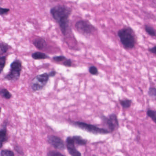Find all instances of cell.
Here are the masks:
<instances>
[{
    "label": "cell",
    "instance_id": "1",
    "mask_svg": "<svg viewBox=\"0 0 156 156\" xmlns=\"http://www.w3.org/2000/svg\"><path fill=\"white\" fill-rule=\"evenodd\" d=\"M50 13L59 25L63 35H67L69 28V17L72 13L71 8L65 5H58L50 9Z\"/></svg>",
    "mask_w": 156,
    "mask_h": 156
},
{
    "label": "cell",
    "instance_id": "2",
    "mask_svg": "<svg viewBox=\"0 0 156 156\" xmlns=\"http://www.w3.org/2000/svg\"><path fill=\"white\" fill-rule=\"evenodd\" d=\"M120 41L125 48L131 49L134 48L136 38L133 30L130 27H125L120 29L117 33Z\"/></svg>",
    "mask_w": 156,
    "mask_h": 156
},
{
    "label": "cell",
    "instance_id": "3",
    "mask_svg": "<svg viewBox=\"0 0 156 156\" xmlns=\"http://www.w3.org/2000/svg\"><path fill=\"white\" fill-rule=\"evenodd\" d=\"M70 123L76 127H78L88 133H91L94 134H107L111 133L109 130L107 129L100 128L96 126L83 122H79V121H76V122L71 121Z\"/></svg>",
    "mask_w": 156,
    "mask_h": 156
},
{
    "label": "cell",
    "instance_id": "4",
    "mask_svg": "<svg viewBox=\"0 0 156 156\" xmlns=\"http://www.w3.org/2000/svg\"><path fill=\"white\" fill-rule=\"evenodd\" d=\"M10 70L8 74L5 77V79L9 81H16L20 78L22 69V62L19 59H16L11 64Z\"/></svg>",
    "mask_w": 156,
    "mask_h": 156
},
{
    "label": "cell",
    "instance_id": "5",
    "mask_svg": "<svg viewBox=\"0 0 156 156\" xmlns=\"http://www.w3.org/2000/svg\"><path fill=\"white\" fill-rule=\"evenodd\" d=\"M75 27L79 33L84 35L92 34L96 31L95 27L86 20L78 21L75 24Z\"/></svg>",
    "mask_w": 156,
    "mask_h": 156
},
{
    "label": "cell",
    "instance_id": "6",
    "mask_svg": "<svg viewBox=\"0 0 156 156\" xmlns=\"http://www.w3.org/2000/svg\"><path fill=\"white\" fill-rule=\"evenodd\" d=\"M50 78L48 73L37 75L32 80L31 87L34 91L41 90L45 87Z\"/></svg>",
    "mask_w": 156,
    "mask_h": 156
},
{
    "label": "cell",
    "instance_id": "7",
    "mask_svg": "<svg viewBox=\"0 0 156 156\" xmlns=\"http://www.w3.org/2000/svg\"><path fill=\"white\" fill-rule=\"evenodd\" d=\"M101 119L106 124L111 133L117 130L119 127V122L117 115L115 114L112 113L109 115V117L103 115Z\"/></svg>",
    "mask_w": 156,
    "mask_h": 156
},
{
    "label": "cell",
    "instance_id": "8",
    "mask_svg": "<svg viewBox=\"0 0 156 156\" xmlns=\"http://www.w3.org/2000/svg\"><path fill=\"white\" fill-rule=\"evenodd\" d=\"M47 141L49 144L55 149L60 150H64L66 149V146L64 141L58 136L55 135L48 136Z\"/></svg>",
    "mask_w": 156,
    "mask_h": 156
},
{
    "label": "cell",
    "instance_id": "9",
    "mask_svg": "<svg viewBox=\"0 0 156 156\" xmlns=\"http://www.w3.org/2000/svg\"><path fill=\"white\" fill-rule=\"evenodd\" d=\"M66 144L68 151L71 156H82L81 154L77 150L72 136H68L66 140Z\"/></svg>",
    "mask_w": 156,
    "mask_h": 156
},
{
    "label": "cell",
    "instance_id": "10",
    "mask_svg": "<svg viewBox=\"0 0 156 156\" xmlns=\"http://www.w3.org/2000/svg\"><path fill=\"white\" fill-rule=\"evenodd\" d=\"M33 44L34 46L39 50H43L46 47V42L44 38L42 37H37L33 41Z\"/></svg>",
    "mask_w": 156,
    "mask_h": 156
},
{
    "label": "cell",
    "instance_id": "11",
    "mask_svg": "<svg viewBox=\"0 0 156 156\" xmlns=\"http://www.w3.org/2000/svg\"><path fill=\"white\" fill-rule=\"evenodd\" d=\"M8 140L7 129L6 124L4 125L2 129H0V148L2 147L3 144Z\"/></svg>",
    "mask_w": 156,
    "mask_h": 156
},
{
    "label": "cell",
    "instance_id": "12",
    "mask_svg": "<svg viewBox=\"0 0 156 156\" xmlns=\"http://www.w3.org/2000/svg\"><path fill=\"white\" fill-rule=\"evenodd\" d=\"M32 57L35 60H40V59H45L49 58V57L44 54L40 52H36L33 53Z\"/></svg>",
    "mask_w": 156,
    "mask_h": 156
},
{
    "label": "cell",
    "instance_id": "13",
    "mask_svg": "<svg viewBox=\"0 0 156 156\" xmlns=\"http://www.w3.org/2000/svg\"><path fill=\"white\" fill-rule=\"evenodd\" d=\"M75 144L78 146H85L87 144V140L83 139L82 137L80 136H72Z\"/></svg>",
    "mask_w": 156,
    "mask_h": 156
},
{
    "label": "cell",
    "instance_id": "14",
    "mask_svg": "<svg viewBox=\"0 0 156 156\" xmlns=\"http://www.w3.org/2000/svg\"><path fill=\"white\" fill-rule=\"evenodd\" d=\"M119 102L121 106L124 108V109H128L131 107L132 105V100L130 99H126L124 100H119Z\"/></svg>",
    "mask_w": 156,
    "mask_h": 156
},
{
    "label": "cell",
    "instance_id": "15",
    "mask_svg": "<svg viewBox=\"0 0 156 156\" xmlns=\"http://www.w3.org/2000/svg\"><path fill=\"white\" fill-rule=\"evenodd\" d=\"M0 95L2 98L9 100L12 98V95L10 92L5 88H0Z\"/></svg>",
    "mask_w": 156,
    "mask_h": 156
},
{
    "label": "cell",
    "instance_id": "16",
    "mask_svg": "<svg viewBox=\"0 0 156 156\" xmlns=\"http://www.w3.org/2000/svg\"><path fill=\"white\" fill-rule=\"evenodd\" d=\"M146 32L148 34L152 37H156V30L154 27L146 25L145 26Z\"/></svg>",
    "mask_w": 156,
    "mask_h": 156
},
{
    "label": "cell",
    "instance_id": "17",
    "mask_svg": "<svg viewBox=\"0 0 156 156\" xmlns=\"http://www.w3.org/2000/svg\"><path fill=\"white\" fill-rule=\"evenodd\" d=\"M147 115L150 117L152 121L156 124V111L154 110L149 109L147 112Z\"/></svg>",
    "mask_w": 156,
    "mask_h": 156
},
{
    "label": "cell",
    "instance_id": "18",
    "mask_svg": "<svg viewBox=\"0 0 156 156\" xmlns=\"http://www.w3.org/2000/svg\"><path fill=\"white\" fill-rule=\"evenodd\" d=\"M9 45L4 42H0V54L3 55L6 53L9 48Z\"/></svg>",
    "mask_w": 156,
    "mask_h": 156
},
{
    "label": "cell",
    "instance_id": "19",
    "mask_svg": "<svg viewBox=\"0 0 156 156\" xmlns=\"http://www.w3.org/2000/svg\"><path fill=\"white\" fill-rule=\"evenodd\" d=\"M149 97L156 101V88L155 87H150L147 92Z\"/></svg>",
    "mask_w": 156,
    "mask_h": 156
},
{
    "label": "cell",
    "instance_id": "20",
    "mask_svg": "<svg viewBox=\"0 0 156 156\" xmlns=\"http://www.w3.org/2000/svg\"><path fill=\"white\" fill-rule=\"evenodd\" d=\"M5 62H6V57L3 56L0 57V74L2 73L4 68Z\"/></svg>",
    "mask_w": 156,
    "mask_h": 156
},
{
    "label": "cell",
    "instance_id": "21",
    "mask_svg": "<svg viewBox=\"0 0 156 156\" xmlns=\"http://www.w3.org/2000/svg\"><path fill=\"white\" fill-rule=\"evenodd\" d=\"M1 156H14V154L11 150L5 149L1 151Z\"/></svg>",
    "mask_w": 156,
    "mask_h": 156
},
{
    "label": "cell",
    "instance_id": "22",
    "mask_svg": "<svg viewBox=\"0 0 156 156\" xmlns=\"http://www.w3.org/2000/svg\"><path fill=\"white\" fill-rule=\"evenodd\" d=\"M89 72H90V74L93 76H97L99 74L97 67L94 66H91L89 67Z\"/></svg>",
    "mask_w": 156,
    "mask_h": 156
},
{
    "label": "cell",
    "instance_id": "23",
    "mask_svg": "<svg viewBox=\"0 0 156 156\" xmlns=\"http://www.w3.org/2000/svg\"><path fill=\"white\" fill-rule=\"evenodd\" d=\"M47 156H66L58 151L52 150L50 151L47 154Z\"/></svg>",
    "mask_w": 156,
    "mask_h": 156
},
{
    "label": "cell",
    "instance_id": "24",
    "mask_svg": "<svg viewBox=\"0 0 156 156\" xmlns=\"http://www.w3.org/2000/svg\"><path fill=\"white\" fill-rule=\"evenodd\" d=\"M53 60L57 62H62V61H65L67 58L65 56L60 55L56 56L53 58Z\"/></svg>",
    "mask_w": 156,
    "mask_h": 156
},
{
    "label": "cell",
    "instance_id": "25",
    "mask_svg": "<svg viewBox=\"0 0 156 156\" xmlns=\"http://www.w3.org/2000/svg\"><path fill=\"white\" fill-rule=\"evenodd\" d=\"M10 11V9L8 8H4L0 7V15H5L7 14Z\"/></svg>",
    "mask_w": 156,
    "mask_h": 156
},
{
    "label": "cell",
    "instance_id": "26",
    "mask_svg": "<svg viewBox=\"0 0 156 156\" xmlns=\"http://www.w3.org/2000/svg\"><path fill=\"white\" fill-rule=\"evenodd\" d=\"M63 64L65 66L70 67L72 66V61L70 59H67L63 62Z\"/></svg>",
    "mask_w": 156,
    "mask_h": 156
},
{
    "label": "cell",
    "instance_id": "27",
    "mask_svg": "<svg viewBox=\"0 0 156 156\" xmlns=\"http://www.w3.org/2000/svg\"><path fill=\"white\" fill-rule=\"evenodd\" d=\"M15 150L17 153L21 155H23L24 153L22 148L19 146H15Z\"/></svg>",
    "mask_w": 156,
    "mask_h": 156
},
{
    "label": "cell",
    "instance_id": "28",
    "mask_svg": "<svg viewBox=\"0 0 156 156\" xmlns=\"http://www.w3.org/2000/svg\"><path fill=\"white\" fill-rule=\"evenodd\" d=\"M148 51L152 54L156 55V46L153 47L151 48H149Z\"/></svg>",
    "mask_w": 156,
    "mask_h": 156
},
{
    "label": "cell",
    "instance_id": "29",
    "mask_svg": "<svg viewBox=\"0 0 156 156\" xmlns=\"http://www.w3.org/2000/svg\"><path fill=\"white\" fill-rule=\"evenodd\" d=\"M48 75L49 77H54L56 76V72L55 71H51L48 73Z\"/></svg>",
    "mask_w": 156,
    "mask_h": 156
},
{
    "label": "cell",
    "instance_id": "30",
    "mask_svg": "<svg viewBox=\"0 0 156 156\" xmlns=\"http://www.w3.org/2000/svg\"><path fill=\"white\" fill-rule=\"evenodd\" d=\"M1 111H2V108H1V107H0V114H1Z\"/></svg>",
    "mask_w": 156,
    "mask_h": 156
},
{
    "label": "cell",
    "instance_id": "31",
    "mask_svg": "<svg viewBox=\"0 0 156 156\" xmlns=\"http://www.w3.org/2000/svg\"></svg>",
    "mask_w": 156,
    "mask_h": 156
}]
</instances>
